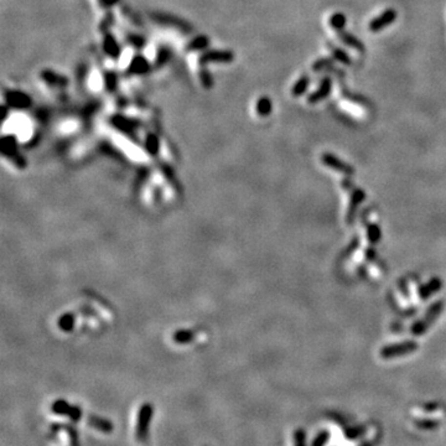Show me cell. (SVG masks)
Wrapping results in <instances>:
<instances>
[{
	"label": "cell",
	"instance_id": "cell-1",
	"mask_svg": "<svg viewBox=\"0 0 446 446\" xmlns=\"http://www.w3.org/2000/svg\"><path fill=\"white\" fill-rule=\"evenodd\" d=\"M152 409L151 404H144L140 408L139 413H138V419H136V426H135V439L140 443L147 440L148 435H149V427L150 423H151Z\"/></svg>",
	"mask_w": 446,
	"mask_h": 446
},
{
	"label": "cell",
	"instance_id": "cell-2",
	"mask_svg": "<svg viewBox=\"0 0 446 446\" xmlns=\"http://www.w3.org/2000/svg\"><path fill=\"white\" fill-rule=\"evenodd\" d=\"M397 16H398V13H397L394 9H387V10L383 11L381 15H378L377 18L372 19V21L369 22L368 27L372 32H378L382 31L384 27L389 26L390 24L396 21Z\"/></svg>",
	"mask_w": 446,
	"mask_h": 446
},
{
	"label": "cell",
	"instance_id": "cell-3",
	"mask_svg": "<svg viewBox=\"0 0 446 446\" xmlns=\"http://www.w3.org/2000/svg\"><path fill=\"white\" fill-rule=\"evenodd\" d=\"M52 411L60 415H67L73 422H77L82 417V411L77 406L70 405L64 401H57L52 404Z\"/></svg>",
	"mask_w": 446,
	"mask_h": 446
},
{
	"label": "cell",
	"instance_id": "cell-4",
	"mask_svg": "<svg viewBox=\"0 0 446 446\" xmlns=\"http://www.w3.org/2000/svg\"><path fill=\"white\" fill-rule=\"evenodd\" d=\"M332 89V81L330 80L329 77H325L322 81H321L320 85H319V88L316 89L314 93H311L310 96L307 97V102L310 103V105H316L319 102L323 101L326 97H329L330 93H331Z\"/></svg>",
	"mask_w": 446,
	"mask_h": 446
},
{
	"label": "cell",
	"instance_id": "cell-5",
	"mask_svg": "<svg viewBox=\"0 0 446 446\" xmlns=\"http://www.w3.org/2000/svg\"><path fill=\"white\" fill-rule=\"evenodd\" d=\"M336 32L339 34L340 40H341L342 42L345 43V45H347L348 47L353 48V50L357 51V52H361V54H363V52H364V45L361 42V40H358V39L356 38V36H353L352 34H350V32L345 31L343 29L339 30V31H336Z\"/></svg>",
	"mask_w": 446,
	"mask_h": 446
},
{
	"label": "cell",
	"instance_id": "cell-6",
	"mask_svg": "<svg viewBox=\"0 0 446 446\" xmlns=\"http://www.w3.org/2000/svg\"><path fill=\"white\" fill-rule=\"evenodd\" d=\"M88 424L91 425L93 429H96V430L101 431V433H105V434L112 433L113 429H114V426H113V423L110 422V420L105 419V418L96 417V415H89Z\"/></svg>",
	"mask_w": 446,
	"mask_h": 446
},
{
	"label": "cell",
	"instance_id": "cell-7",
	"mask_svg": "<svg viewBox=\"0 0 446 446\" xmlns=\"http://www.w3.org/2000/svg\"><path fill=\"white\" fill-rule=\"evenodd\" d=\"M327 46H329L330 51H331V54H332V57H334V60H336V61L341 62V64H352L350 55H348L347 52H345V51L342 50V48L336 47V46L332 45L331 42L327 43Z\"/></svg>",
	"mask_w": 446,
	"mask_h": 446
},
{
	"label": "cell",
	"instance_id": "cell-8",
	"mask_svg": "<svg viewBox=\"0 0 446 446\" xmlns=\"http://www.w3.org/2000/svg\"><path fill=\"white\" fill-rule=\"evenodd\" d=\"M309 85H310V77H309V76H301V77L297 81L294 87H293L291 93H293L294 97L302 96V94L307 91V88H309Z\"/></svg>",
	"mask_w": 446,
	"mask_h": 446
},
{
	"label": "cell",
	"instance_id": "cell-9",
	"mask_svg": "<svg viewBox=\"0 0 446 446\" xmlns=\"http://www.w3.org/2000/svg\"><path fill=\"white\" fill-rule=\"evenodd\" d=\"M330 25H331V27L335 30V31H339V30L345 29L346 16L341 13L334 14V15L330 18Z\"/></svg>",
	"mask_w": 446,
	"mask_h": 446
},
{
	"label": "cell",
	"instance_id": "cell-10",
	"mask_svg": "<svg viewBox=\"0 0 446 446\" xmlns=\"http://www.w3.org/2000/svg\"><path fill=\"white\" fill-rule=\"evenodd\" d=\"M327 68H334V64H332V60H330V59L318 60V61H316L315 64H314V66H313V70L315 71V72H318V71L327 70Z\"/></svg>",
	"mask_w": 446,
	"mask_h": 446
},
{
	"label": "cell",
	"instance_id": "cell-11",
	"mask_svg": "<svg viewBox=\"0 0 446 446\" xmlns=\"http://www.w3.org/2000/svg\"><path fill=\"white\" fill-rule=\"evenodd\" d=\"M258 109H259L260 114H268V113H270V109H272V106H270L269 99L263 98L262 101L259 102V105H258Z\"/></svg>",
	"mask_w": 446,
	"mask_h": 446
}]
</instances>
